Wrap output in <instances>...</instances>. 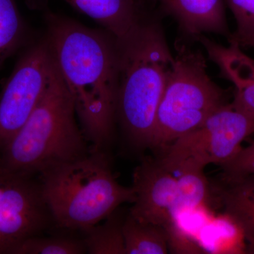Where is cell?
Instances as JSON below:
<instances>
[{
    "mask_svg": "<svg viewBox=\"0 0 254 254\" xmlns=\"http://www.w3.org/2000/svg\"><path fill=\"white\" fill-rule=\"evenodd\" d=\"M73 8L101 25L123 40L141 19L140 0H64Z\"/></svg>",
    "mask_w": 254,
    "mask_h": 254,
    "instance_id": "13",
    "label": "cell"
},
{
    "mask_svg": "<svg viewBox=\"0 0 254 254\" xmlns=\"http://www.w3.org/2000/svg\"><path fill=\"white\" fill-rule=\"evenodd\" d=\"M82 239L72 237H43L36 235L23 241L14 254H86Z\"/></svg>",
    "mask_w": 254,
    "mask_h": 254,
    "instance_id": "18",
    "label": "cell"
},
{
    "mask_svg": "<svg viewBox=\"0 0 254 254\" xmlns=\"http://www.w3.org/2000/svg\"><path fill=\"white\" fill-rule=\"evenodd\" d=\"M46 38L93 151L106 152L116 122L119 51L115 37L54 13Z\"/></svg>",
    "mask_w": 254,
    "mask_h": 254,
    "instance_id": "1",
    "label": "cell"
},
{
    "mask_svg": "<svg viewBox=\"0 0 254 254\" xmlns=\"http://www.w3.org/2000/svg\"><path fill=\"white\" fill-rule=\"evenodd\" d=\"M225 98L209 77L203 55L180 45L157 111L150 149H163L193 131L227 104Z\"/></svg>",
    "mask_w": 254,
    "mask_h": 254,
    "instance_id": "5",
    "label": "cell"
},
{
    "mask_svg": "<svg viewBox=\"0 0 254 254\" xmlns=\"http://www.w3.org/2000/svg\"><path fill=\"white\" fill-rule=\"evenodd\" d=\"M218 195L225 215L243 234L246 252L254 254V174L223 175Z\"/></svg>",
    "mask_w": 254,
    "mask_h": 254,
    "instance_id": "12",
    "label": "cell"
},
{
    "mask_svg": "<svg viewBox=\"0 0 254 254\" xmlns=\"http://www.w3.org/2000/svg\"><path fill=\"white\" fill-rule=\"evenodd\" d=\"M198 39L204 46L208 58L218 66L220 74L235 86L234 108L254 117V60L243 53L236 41L230 45L219 44L206 37Z\"/></svg>",
    "mask_w": 254,
    "mask_h": 254,
    "instance_id": "10",
    "label": "cell"
},
{
    "mask_svg": "<svg viewBox=\"0 0 254 254\" xmlns=\"http://www.w3.org/2000/svg\"><path fill=\"white\" fill-rule=\"evenodd\" d=\"M178 213L186 209H195L208 200L209 184L203 170L187 169L177 172Z\"/></svg>",
    "mask_w": 254,
    "mask_h": 254,
    "instance_id": "17",
    "label": "cell"
},
{
    "mask_svg": "<svg viewBox=\"0 0 254 254\" xmlns=\"http://www.w3.org/2000/svg\"><path fill=\"white\" fill-rule=\"evenodd\" d=\"M140 1H143V0H140Z\"/></svg>",
    "mask_w": 254,
    "mask_h": 254,
    "instance_id": "23",
    "label": "cell"
},
{
    "mask_svg": "<svg viewBox=\"0 0 254 254\" xmlns=\"http://www.w3.org/2000/svg\"><path fill=\"white\" fill-rule=\"evenodd\" d=\"M117 43L116 121L132 147L138 150L150 148L157 111L173 71L175 56L163 29L153 21L140 20L127 36Z\"/></svg>",
    "mask_w": 254,
    "mask_h": 254,
    "instance_id": "2",
    "label": "cell"
},
{
    "mask_svg": "<svg viewBox=\"0 0 254 254\" xmlns=\"http://www.w3.org/2000/svg\"><path fill=\"white\" fill-rule=\"evenodd\" d=\"M223 175H233L254 174V141L245 148H241L235 156L221 165Z\"/></svg>",
    "mask_w": 254,
    "mask_h": 254,
    "instance_id": "21",
    "label": "cell"
},
{
    "mask_svg": "<svg viewBox=\"0 0 254 254\" xmlns=\"http://www.w3.org/2000/svg\"><path fill=\"white\" fill-rule=\"evenodd\" d=\"M27 24L16 0H0V66L29 43Z\"/></svg>",
    "mask_w": 254,
    "mask_h": 254,
    "instance_id": "16",
    "label": "cell"
},
{
    "mask_svg": "<svg viewBox=\"0 0 254 254\" xmlns=\"http://www.w3.org/2000/svg\"><path fill=\"white\" fill-rule=\"evenodd\" d=\"M37 177L53 223L64 230L85 231L136 200L132 187L114 177L106 152L91 150Z\"/></svg>",
    "mask_w": 254,
    "mask_h": 254,
    "instance_id": "3",
    "label": "cell"
},
{
    "mask_svg": "<svg viewBox=\"0 0 254 254\" xmlns=\"http://www.w3.org/2000/svg\"><path fill=\"white\" fill-rule=\"evenodd\" d=\"M136 200L129 213L140 221L165 227L178 214L177 177L159 159L145 158L135 169L133 186Z\"/></svg>",
    "mask_w": 254,
    "mask_h": 254,
    "instance_id": "9",
    "label": "cell"
},
{
    "mask_svg": "<svg viewBox=\"0 0 254 254\" xmlns=\"http://www.w3.org/2000/svg\"><path fill=\"white\" fill-rule=\"evenodd\" d=\"M168 237V252L176 254H204V250L192 240L177 221V218L165 226Z\"/></svg>",
    "mask_w": 254,
    "mask_h": 254,
    "instance_id": "20",
    "label": "cell"
},
{
    "mask_svg": "<svg viewBox=\"0 0 254 254\" xmlns=\"http://www.w3.org/2000/svg\"><path fill=\"white\" fill-rule=\"evenodd\" d=\"M254 133V117L223 105L204 123L164 148L159 158L171 173L187 169L204 170L209 164L221 165L241 149L242 142Z\"/></svg>",
    "mask_w": 254,
    "mask_h": 254,
    "instance_id": "6",
    "label": "cell"
},
{
    "mask_svg": "<svg viewBox=\"0 0 254 254\" xmlns=\"http://www.w3.org/2000/svg\"><path fill=\"white\" fill-rule=\"evenodd\" d=\"M241 47L242 46H247L250 47V48H253L254 49V34L252 35L249 38H246L245 40L241 42L240 43H239Z\"/></svg>",
    "mask_w": 254,
    "mask_h": 254,
    "instance_id": "22",
    "label": "cell"
},
{
    "mask_svg": "<svg viewBox=\"0 0 254 254\" xmlns=\"http://www.w3.org/2000/svg\"><path fill=\"white\" fill-rule=\"evenodd\" d=\"M53 223L38 177L16 173L0 161V254H14L23 241Z\"/></svg>",
    "mask_w": 254,
    "mask_h": 254,
    "instance_id": "8",
    "label": "cell"
},
{
    "mask_svg": "<svg viewBox=\"0 0 254 254\" xmlns=\"http://www.w3.org/2000/svg\"><path fill=\"white\" fill-rule=\"evenodd\" d=\"M235 16L237 31L230 40L240 43L254 34V0H227Z\"/></svg>",
    "mask_w": 254,
    "mask_h": 254,
    "instance_id": "19",
    "label": "cell"
},
{
    "mask_svg": "<svg viewBox=\"0 0 254 254\" xmlns=\"http://www.w3.org/2000/svg\"><path fill=\"white\" fill-rule=\"evenodd\" d=\"M126 254H166L168 237L165 227L140 221L128 212L123 226Z\"/></svg>",
    "mask_w": 254,
    "mask_h": 254,
    "instance_id": "14",
    "label": "cell"
},
{
    "mask_svg": "<svg viewBox=\"0 0 254 254\" xmlns=\"http://www.w3.org/2000/svg\"><path fill=\"white\" fill-rule=\"evenodd\" d=\"M187 34L197 38L203 33L229 37L223 0H157Z\"/></svg>",
    "mask_w": 254,
    "mask_h": 254,
    "instance_id": "11",
    "label": "cell"
},
{
    "mask_svg": "<svg viewBox=\"0 0 254 254\" xmlns=\"http://www.w3.org/2000/svg\"><path fill=\"white\" fill-rule=\"evenodd\" d=\"M56 69L46 37L21 49L0 93V153L31 116Z\"/></svg>",
    "mask_w": 254,
    "mask_h": 254,
    "instance_id": "7",
    "label": "cell"
},
{
    "mask_svg": "<svg viewBox=\"0 0 254 254\" xmlns=\"http://www.w3.org/2000/svg\"><path fill=\"white\" fill-rule=\"evenodd\" d=\"M76 120L73 100L57 68L31 116L0 153V161L16 173L38 176L86 156L91 147Z\"/></svg>",
    "mask_w": 254,
    "mask_h": 254,
    "instance_id": "4",
    "label": "cell"
},
{
    "mask_svg": "<svg viewBox=\"0 0 254 254\" xmlns=\"http://www.w3.org/2000/svg\"><path fill=\"white\" fill-rule=\"evenodd\" d=\"M127 214L118 208L103 221L82 232L87 253L126 254L123 226Z\"/></svg>",
    "mask_w": 254,
    "mask_h": 254,
    "instance_id": "15",
    "label": "cell"
}]
</instances>
